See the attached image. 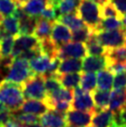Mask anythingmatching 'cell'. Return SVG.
<instances>
[{
  "label": "cell",
  "mask_w": 126,
  "mask_h": 127,
  "mask_svg": "<svg viewBox=\"0 0 126 127\" xmlns=\"http://www.w3.org/2000/svg\"><path fill=\"white\" fill-rule=\"evenodd\" d=\"M11 117L24 124H32L40 123V117L31 113H19L18 111H11Z\"/></svg>",
  "instance_id": "obj_35"
},
{
  "label": "cell",
  "mask_w": 126,
  "mask_h": 127,
  "mask_svg": "<svg viewBox=\"0 0 126 127\" xmlns=\"http://www.w3.org/2000/svg\"><path fill=\"white\" fill-rule=\"evenodd\" d=\"M85 46L87 49V54L92 56H105L108 52V48L100 44L94 32L89 36L85 42Z\"/></svg>",
  "instance_id": "obj_21"
},
{
  "label": "cell",
  "mask_w": 126,
  "mask_h": 127,
  "mask_svg": "<svg viewBox=\"0 0 126 127\" xmlns=\"http://www.w3.org/2000/svg\"><path fill=\"white\" fill-rule=\"evenodd\" d=\"M109 90H102V89H94L92 92V96L95 106V112L102 109H109V99H110Z\"/></svg>",
  "instance_id": "obj_18"
},
{
  "label": "cell",
  "mask_w": 126,
  "mask_h": 127,
  "mask_svg": "<svg viewBox=\"0 0 126 127\" xmlns=\"http://www.w3.org/2000/svg\"><path fill=\"white\" fill-rule=\"evenodd\" d=\"M0 32L2 38L7 36H16L20 34L19 29V20L15 16L11 15L4 18L0 23Z\"/></svg>",
  "instance_id": "obj_14"
},
{
  "label": "cell",
  "mask_w": 126,
  "mask_h": 127,
  "mask_svg": "<svg viewBox=\"0 0 126 127\" xmlns=\"http://www.w3.org/2000/svg\"><path fill=\"white\" fill-rule=\"evenodd\" d=\"M15 2H16V4H17L18 6H23L28 0H14Z\"/></svg>",
  "instance_id": "obj_47"
},
{
  "label": "cell",
  "mask_w": 126,
  "mask_h": 127,
  "mask_svg": "<svg viewBox=\"0 0 126 127\" xmlns=\"http://www.w3.org/2000/svg\"><path fill=\"white\" fill-rule=\"evenodd\" d=\"M3 127H26V124H22V123L11 117L9 120L3 124Z\"/></svg>",
  "instance_id": "obj_45"
},
{
  "label": "cell",
  "mask_w": 126,
  "mask_h": 127,
  "mask_svg": "<svg viewBox=\"0 0 126 127\" xmlns=\"http://www.w3.org/2000/svg\"><path fill=\"white\" fill-rule=\"evenodd\" d=\"M59 1H60V0H51V3H52L54 6H56L57 4L59 3Z\"/></svg>",
  "instance_id": "obj_51"
},
{
  "label": "cell",
  "mask_w": 126,
  "mask_h": 127,
  "mask_svg": "<svg viewBox=\"0 0 126 127\" xmlns=\"http://www.w3.org/2000/svg\"><path fill=\"white\" fill-rule=\"evenodd\" d=\"M94 111L70 109L66 113L67 127H85L92 123Z\"/></svg>",
  "instance_id": "obj_9"
},
{
  "label": "cell",
  "mask_w": 126,
  "mask_h": 127,
  "mask_svg": "<svg viewBox=\"0 0 126 127\" xmlns=\"http://www.w3.org/2000/svg\"><path fill=\"white\" fill-rule=\"evenodd\" d=\"M109 1L114 5V7L122 14V16L126 14V0H109Z\"/></svg>",
  "instance_id": "obj_44"
},
{
  "label": "cell",
  "mask_w": 126,
  "mask_h": 127,
  "mask_svg": "<svg viewBox=\"0 0 126 127\" xmlns=\"http://www.w3.org/2000/svg\"><path fill=\"white\" fill-rule=\"evenodd\" d=\"M92 124L94 127H112L115 124L114 112L109 109H102L94 113Z\"/></svg>",
  "instance_id": "obj_15"
},
{
  "label": "cell",
  "mask_w": 126,
  "mask_h": 127,
  "mask_svg": "<svg viewBox=\"0 0 126 127\" xmlns=\"http://www.w3.org/2000/svg\"><path fill=\"white\" fill-rule=\"evenodd\" d=\"M101 17L102 19L105 18H118L122 20L123 16L117 10V8L114 7V5L109 1L104 5H101Z\"/></svg>",
  "instance_id": "obj_34"
},
{
  "label": "cell",
  "mask_w": 126,
  "mask_h": 127,
  "mask_svg": "<svg viewBox=\"0 0 126 127\" xmlns=\"http://www.w3.org/2000/svg\"><path fill=\"white\" fill-rule=\"evenodd\" d=\"M39 17H31L29 15H26L25 17L21 19L19 21L20 34L34 35L35 28H36V24H37Z\"/></svg>",
  "instance_id": "obj_24"
},
{
  "label": "cell",
  "mask_w": 126,
  "mask_h": 127,
  "mask_svg": "<svg viewBox=\"0 0 126 127\" xmlns=\"http://www.w3.org/2000/svg\"><path fill=\"white\" fill-rule=\"evenodd\" d=\"M122 22H123V26L126 28V14L123 16V18H122Z\"/></svg>",
  "instance_id": "obj_50"
},
{
  "label": "cell",
  "mask_w": 126,
  "mask_h": 127,
  "mask_svg": "<svg viewBox=\"0 0 126 127\" xmlns=\"http://www.w3.org/2000/svg\"><path fill=\"white\" fill-rule=\"evenodd\" d=\"M114 73L109 69L106 68L101 71H98L96 74V86L98 89L110 90L113 86Z\"/></svg>",
  "instance_id": "obj_20"
},
{
  "label": "cell",
  "mask_w": 126,
  "mask_h": 127,
  "mask_svg": "<svg viewBox=\"0 0 126 127\" xmlns=\"http://www.w3.org/2000/svg\"><path fill=\"white\" fill-rule=\"evenodd\" d=\"M76 13L94 32L102 20L101 7L93 0H82Z\"/></svg>",
  "instance_id": "obj_2"
},
{
  "label": "cell",
  "mask_w": 126,
  "mask_h": 127,
  "mask_svg": "<svg viewBox=\"0 0 126 127\" xmlns=\"http://www.w3.org/2000/svg\"><path fill=\"white\" fill-rule=\"evenodd\" d=\"M14 0H0V14L3 17H8L13 15L17 7Z\"/></svg>",
  "instance_id": "obj_38"
},
{
  "label": "cell",
  "mask_w": 126,
  "mask_h": 127,
  "mask_svg": "<svg viewBox=\"0 0 126 127\" xmlns=\"http://www.w3.org/2000/svg\"><path fill=\"white\" fill-rule=\"evenodd\" d=\"M7 109V107L5 106L3 103L0 101V112H1V111H3V110H5V109Z\"/></svg>",
  "instance_id": "obj_49"
},
{
  "label": "cell",
  "mask_w": 126,
  "mask_h": 127,
  "mask_svg": "<svg viewBox=\"0 0 126 127\" xmlns=\"http://www.w3.org/2000/svg\"><path fill=\"white\" fill-rule=\"evenodd\" d=\"M114 89H126V71L116 74L113 81Z\"/></svg>",
  "instance_id": "obj_41"
},
{
  "label": "cell",
  "mask_w": 126,
  "mask_h": 127,
  "mask_svg": "<svg viewBox=\"0 0 126 127\" xmlns=\"http://www.w3.org/2000/svg\"><path fill=\"white\" fill-rule=\"evenodd\" d=\"M87 55V49L84 43L71 42L61 46L58 50L57 58L60 60L67 59H84Z\"/></svg>",
  "instance_id": "obj_6"
},
{
  "label": "cell",
  "mask_w": 126,
  "mask_h": 127,
  "mask_svg": "<svg viewBox=\"0 0 126 127\" xmlns=\"http://www.w3.org/2000/svg\"><path fill=\"white\" fill-rule=\"evenodd\" d=\"M114 122L118 126L126 127V105L121 111L114 112Z\"/></svg>",
  "instance_id": "obj_42"
},
{
  "label": "cell",
  "mask_w": 126,
  "mask_h": 127,
  "mask_svg": "<svg viewBox=\"0 0 126 127\" xmlns=\"http://www.w3.org/2000/svg\"><path fill=\"white\" fill-rule=\"evenodd\" d=\"M81 2L82 0H60L59 3L55 6L57 19L61 15L76 13Z\"/></svg>",
  "instance_id": "obj_22"
},
{
  "label": "cell",
  "mask_w": 126,
  "mask_h": 127,
  "mask_svg": "<svg viewBox=\"0 0 126 127\" xmlns=\"http://www.w3.org/2000/svg\"><path fill=\"white\" fill-rule=\"evenodd\" d=\"M50 37L53 40V42L60 48L61 46L69 43L71 40V32H70L69 27H67L66 25H64L60 21L56 20L54 21Z\"/></svg>",
  "instance_id": "obj_11"
},
{
  "label": "cell",
  "mask_w": 126,
  "mask_h": 127,
  "mask_svg": "<svg viewBox=\"0 0 126 127\" xmlns=\"http://www.w3.org/2000/svg\"><path fill=\"white\" fill-rule=\"evenodd\" d=\"M40 46V40L35 35L18 34L14 37V45L11 51V59H16L23 51Z\"/></svg>",
  "instance_id": "obj_8"
},
{
  "label": "cell",
  "mask_w": 126,
  "mask_h": 127,
  "mask_svg": "<svg viewBox=\"0 0 126 127\" xmlns=\"http://www.w3.org/2000/svg\"><path fill=\"white\" fill-rule=\"evenodd\" d=\"M47 96L55 101L64 100V101L71 102L74 97V90L71 88H62L61 87V88L58 89L57 91L48 94Z\"/></svg>",
  "instance_id": "obj_30"
},
{
  "label": "cell",
  "mask_w": 126,
  "mask_h": 127,
  "mask_svg": "<svg viewBox=\"0 0 126 127\" xmlns=\"http://www.w3.org/2000/svg\"><path fill=\"white\" fill-rule=\"evenodd\" d=\"M26 127H46L44 126L41 123H36V124H27Z\"/></svg>",
  "instance_id": "obj_46"
},
{
  "label": "cell",
  "mask_w": 126,
  "mask_h": 127,
  "mask_svg": "<svg viewBox=\"0 0 126 127\" xmlns=\"http://www.w3.org/2000/svg\"><path fill=\"white\" fill-rule=\"evenodd\" d=\"M42 18L49 20V21H56L57 14H56V7L52 3H49L46 6L40 15Z\"/></svg>",
  "instance_id": "obj_40"
},
{
  "label": "cell",
  "mask_w": 126,
  "mask_h": 127,
  "mask_svg": "<svg viewBox=\"0 0 126 127\" xmlns=\"http://www.w3.org/2000/svg\"><path fill=\"white\" fill-rule=\"evenodd\" d=\"M83 61L80 59H67L60 60L57 75L72 72H82Z\"/></svg>",
  "instance_id": "obj_17"
},
{
  "label": "cell",
  "mask_w": 126,
  "mask_h": 127,
  "mask_svg": "<svg viewBox=\"0 0 126 127\" xmlns=\"http://www.w3.org/2000/svg\"><path fill=\"white\" fill-rule=\"evenodd\" d=\"M54 21H49V20L44 19L41 16L38 18L36 28H35L34 35L40 41H42L44 39L49 38L51 36Z\"/></svg>",
  "instance_id": "obj_19"
},
{
  "label": "cell",
  "mask_w": 126,
  "mask_h": 127,
  "mask_svg": "<svg viewBox=\"0 0 126 127\" xmlns=\"http://www.w3.org/2000/svg\"><path fill=\"white\" fill-rule=\"evenodd\" d=\"M93 32H94V31L90 27L85 25L83 28L73 31L72 34H71V39L73 40V42L85 43Z\"/></svg>",
  "instance_id": "obj_36"
},
{
  "label": "cell",
  "mask_w": 126,
  "mask_h": 127,
  "mask_svg": "<svg viewBox=\"0 0 126 127\" xmlns=\"http://www.w3.org/2000/svg\"><path fill=\"white\" fill-rule=\"evenodd\" d=\"M24 98L44 100L46 97L45 77L43 74H35L21 85Z\"/></svg>",
  "instance_id": "obj_4"
},
{
  "label": "cell",
  "mask_w": 126,
  "mask_h": 127,
  "mask_svg": "<svg viewBox=\"0 0 126 127\" xmlns=\"http://www.w3.org/2000/svg\"><path fill=\"white\" fill-rule=\"evenodd\" d=\"M42 54L43 53H42V50H41V47L38 46V47H34V48L25 50L18 58L27 60V61H30V60H33V59L37 58V57L42 55Z\"/></svg>",
  "instance_id": "obj_39"
},
{
  "label": "cell",
  "mask_w": 126,
  "mask_h": 127,
  "mask_svg": "<svg viewBox=\"0 0 126 127\" xmlns=\"http://www.w3.org/2000/svg\"><path fill=\"white\" fill-rule=\"evenodd\" d=\"M0 101L11 111L19 110L24 102L21 85L7 80L0 82Z\"/></svg>",
  "instance_id": "obj_1"
},
{
  "label": "cell",
  "mask_w": 126,
  "mask_h": 127,
  "mask_svg": "<svg viewBox=\"0 0 126 127\" xmlns=\"http://www.w3.org/2000/svg\"><path fill=\"white\" fill-rule=\"evenodd\" d=\"M13 45H14V36H7L0 40V58H1V60H3L7 58H10Z\"/></svg>",
  "instance_id": "obj_32"
},
{
  "label": "cell",
  "mask_w": 126,
  "mask_h": 127,
  "mask_svg": "<svg viewBox=\"0 0 126 127\" xmlns=\"http://www.w3.org/2000/svg\"><path fill=\"white\" fill-rule=\"evenodd\" d=\"M106 56L112 62H126V46H119L108 49Z\"/></svg>",
  "instance_id": "obj_33"
},
{
  "label": "cell",
  "mask_w": 126,
  "mask_h": 127,
  "mask_svg": "<svg viewBox=\"0 0 126 127\" xmlns=\"http://www.w3.org/2000/svg\"><path fill=\"white\" fill-rule=\"evenodd\" d=\"M52 61L48 56L42 54L35 58L33 60H30V68L35 74H45L48 69L49 65Z\"/></svg>",
  "instance_id": "obj_23"
},
{
  "label": "cell",
  "mask_w": 126,
  "mask_h": 127,
  "mask_svg": "<svg viewBox=\"0 0 126 127\" xmlns=\"http://www.w3.org/2000/svg\"><path fill=\"white\" fill-rule=\"evenodd\" d=\"M49 110L44 100L38 99H27L24 100L21 108L17 111H22L25 113H31L34 115H42Z\"/></svg>",
  "instance_id": "obj_13"
},
{
  "label": "cell",
  "mask_w": 126,
  "mask_h": 127,
  "mask_svg": "<svg viewBox=\"0 0 126 127\" xmlns=\"http://www.w3.org/2000/svg\"><path fill=\"white\" fill-rule=\"evenodd\" d=\"M123 25L122 21L118 18H105L102 19L97 28L94 30V32H97L100 31H110L123 28Z\"/></svg>",
  "instance_id": "obj_29"
},
{
  "label": "cell",
  "mask_w": 126,
  "mask_h": 127,
  "mask_svg": "<svg viewBox=\"0 0 126 127\" xmlns=\"http://www.w3.org/2000/svg\"><path fill=\"white\" fill-rule=\"evenodd\" d=\"M57 21H60L61 23L66 25L67 27H69L72 32L85 26V23L78 16L77 13H70V14L61 15L57 19Z\"/></svg>",
  "instance_id": "obj_25"
},
{
  "label": "cell",
  "mask_w": 126,
  "mask_h": 127,
  "mask_svg": "<svg viewBox=\"0 0 126 127\" xmlns=\"http://www.w3.org/2000/svg\"><path fill=\"white\" fill-rule=\"evenodd\" d=\"M3 19H4V17L1 14H0V23H1V21H2V20H3Z\"/></svg>",
  "instance_id": "obj_52"
},
{
  "label": "cell",
  "mask_w": 126,
  "mask_h": 127,
  "mask_svg": "<svg viewBox=\"0 0 126 127\" xmlns=\"http://www.w3.org/2000/svg\"><path fill=\"white\" fill-rule=\"evenodd\" d=\"M109 59L106 56H86L83 60L82 71L85 72H95L103 69L109 68Z\"/></svg>",
  "instance_id": "obj_10"
},
{
  "label": "cell",
  "mask_w": 126,
  "mask_h": 127,
  "mask_svg": "<svg viewBox=\"0 0 126 127\" xmlns=\"http://www.w3.org/2000/svg\"><path fill=\"white\" fill-rule=\"evenodd\" d=\"M40 47H41V50H42V53L48 56L50 59L53 60V59L57 58L59 46L53 42L51 37L40 41Z\"/></svg>",
  "instance_id": "obj_31"
},
{
  "label": "cell",
  "mask_w": 126,
  "mask_h": 127,
  "mask_svg": "<svg viewBox=\"0 0 126 127\" xmlns=\"http://www.w3.org/2000/svg\"><path fill=\"white\" fill-rule=\"evenodd\" d=\"M126 105V89H114L110 93L109 109L112 112H119Z\"/></svg>",
  "instance_id": "obj_16"
},
{
  "label": "cell",
  "mask_w": 126,
  "mask_h": 127,
  "mask_svg": "<svg viewBox=\"0 0 126 127\" xmlns=\"http://www.w3.org/2000/svg\"><path fill=\"white\" fill-rule=\"evenodd\" d=\"M1 127H3V126H1Z\"/></svg>",
  "instance_id": "obj_56"
},
{
  "label": "cell",
  "mask_w": 126,
  "mask_h": 127,
  "mask_svg": "<svg viewBox=\"0 0 126 127\" xmlns=\"http://www.w3.org/2000/svg\"><path fill=\"white\" fill-rule=\"evenodd\" d=\"M80 86L84 91L93 92L96 88V74L94 72L82 71Z\"/></svg>",
  "instance_id": "obj_28"
},
{
  "label": "cell",
  "mask_w": 126,
  "mask_h": 127,
  "mask_svg": "<svg viewBox=\"0 0 126 127\" xmlns=\"http://www.w3.org/2000/svg\"><path fill=\"white\" fill-rule=\"evenodd\" d=\"M114 74L122 73L126 71V62H112L108 68Z\"/></svg>",
  "instance_id": "obj_43"
},
{
  "label": "cell",
  "mask_w": 126,
  "mask_h": 127,
  "mask_svg": "<svg viewBox=\"0 0 126 127\" xmlns=\"http://www.w3.org/2000/svg\"><path fill=\"white\" fill-rule=\"evenodd\" d=\"M93 1H94L95 3L99 4L101 6V5H104L105 3H107V2H109V0H93Z\"/></svg>",
  "instance_id": "obj_48"
},
{
  "label": "cell",
  "mask_w": 126,
  "mask_h": 127,
  "mask_svg": "<svg viewBox=\"0 0 126 127\" xmlns=\"http://www.w3.org/2000/svg\"><path fill=\"white\" fill-rule=\"evenodd\" d=\"M85 127H94V125H90V124H89V125H87V126H85Z\"/></svg>",
  "instance_id": "obj_53"
},
{
  "label": "cell",
  "mask_w": 126,
  "mask_h": 127,
  "mask_svg": "<svg viewBox=\"0 0 126 127\" xmlns=\"http://www.w3.org/2000/svg\"><path fill=\"white\" fill-rule=\"evenodd\" d=\"M94 33L96 34V37L100 44L107 47L108 49L123 46L125 45L126 28L124 26L123 28L117 29V30L100 31Z\"/></svg>",
  "instance_id": "obj_5"
},
{
  "label": "cell",
  "mask_w": 126,
  "mask_h": 127,
  "mask_svg": "<svg viewBox=\"0 0 126 127\" xmlns=\"http://www.w3.org/2000/svg\"><path fill=\"white\" fill-rule=\"evenodd\" d=\"M81 73L82 72H72V73H64L58 75L62 86L65 88L74 89L79 86L81 81Z\"/></svg>",
  "instance_id": "obj_27"
},
{
  "label": "cell",
  "mask_w": 126,
  "mask_h": 127,
  "mask_svg": "<svg viewBox=\"0 0 126 127\" xmlns=\"http://www.w3.org/2000/svg\"><path fill=\"white\" fill-rule=\"evenodd\" d=\"M73 90L74 97L72 100L71 108L78 110H83V111L95 112V106L90 92L84 91L83 88H81V86L75 87Z\"/></svg>",
  "instance_id": "obj_7"
},
{
  "label": "cell",
  "mask_w": 126,
  "mask_h": 127,
  "mask_svg": "<svg viewBox=\"0 0 126 127\" xmlns=\"http://www.w3.org/2000/svg\"><path fill=\"white\" fill-rule=\"evenodd\" d=\"M44 77H45V87H46V91L47 95L62 87V85L60 83V79L56 75L44 76Z\"/></svg>",
  "instance_id": "obj_37"
},
{
  "label": "cell",
  "mask_w": 126,
  "mask_h": 127,
  "mask_svg": "<svg viewBox=\"0 0 126 127\" xmlns=\"http://www.w3.org/2000/svg\"><path fill=\"white\" fill-rule=\"evenodd\" d=\"M33 75H35V73L31 70L28 61L16 58L11 60L7 66V74L5 80L22 85Z\"/></svg>",
  "instance_id": "obj_3"
},
{
  "label": "cell",
  "mask_w": 126,
  "mask_h": 127,
  "mask_svg": "<svg viewBox=\"0 0 126 127\" xmlns=\"http://www.w3.org/2000/svg\"><path fill=\"white\" fill-rule=\"evenodd\" d=\"M40 123L46 127H67L66 114L47 110L40 116Z\"/></svg>",
  "instance_id": "obj_12"
},
{
  "label": "cell",
  "mask_w": 126,
  "mask_h": 127,
  "mask_svg": "<svg viewBox=\"0 0 126 127\" xmlns=\"http://www.w3.org/2000/svg\"><path fill=\"white\" fill-rule=\"evenodd\" d=\"M125 46H126V39H125Z\"/></svg>",
  "instance_id": "obj_55"
},
{
  "label": "cell",
  "mask_w": 126,
  "mask_h": 127,
  "mask_svg": "<svg viewBox=\"0 0 126 127\" xmlns=\"http://www.w3.org/2000/svg\"><path fill=\"white\" fill-rule=\"evenodd\" d=\"M46 6V4L41 0H28L21 7L27 15L31 17H39Z\"/></svg>",
  "instance_id": "obj_26"
},
{
  "label": "cell",
  "mask_w": 126,
  "mask_h": 127,
  "mask_svg": "<svg viewBox=\"0 0 126 127\" xmlns=\"http://www.w3.org/2000/svg\"><path fill=\"white\" fill-rule=\"evenodd\" d=\"M2 39V34H1V32H0V40Z\"/></svg>",
  "instance_id": "obj_54"
}]
</instances>
